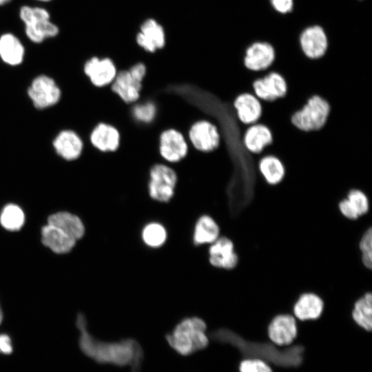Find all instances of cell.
<instances>
[{
  "instance_id": "cell-1",
  "label": "cell",
  "mask_w": 372,
  "mask_h": 372,
  "mask_svg": "<svg viewBox=\"0 0 372 372\" xmlns=\"http://www.w3.org/2000/svg\"><path fill=\"white\" fill-rule=\"evenodd\" d=\"M76 325L79 331V348L86 356L99 364L130 366L131 372H141L144 352L135 339L125 338L116 342L99 340L88 331L86 319L82 313L78 314Z\"/></svg>"
},
{
  "instance_id": "cell-2",
  "label": "cell",
  "mask_w": 372,
  "mask_h": 372,
  "mask_svg": "<svg viewBox=\"0 0 372 372\" xmlns=\"http://www.w3.org/2000/svg\"><path fill=\"white\" fill-rule=\"evenodd\" d=\"M206 330L207 324L201 318L187 317L179 321L165 339L177 353L189 355L207 347Z\"/></svg>"
},
{
  "instance_id": "cell-3",
  "label": "cell",
  "mask_w": 372,
  "mask_h": 372,
  "mask_svg": "<svg viewBox=\"0 0 372 372\" xmlns=\"http://www.w3.org/2000/svg\"><path fill=\"white\" fill-rule=\"evenodd\" d=\"M19 16L25 24L27 37L33 43H41L59 33V28L50 21L48 11L43 8L24 6L20 9Z\"/></svg>"
},
{
  "instance_id": "cell-4",
  "label": "cell",
  "mask_w": 372,
  "mask_h": 372,
  "mask_svg": "<svg viewBox=\"0 0 372 372\" xmlns=\"http://www.w3.org/2000/svg\"><path fill=\"white\" fill-rule=\"evenodd\" d=\"M329 112V103L321 96L313 95L291 116V122L302 131H317L325 125Z\"/></svg>"
},
{
  "instance_id": "cell-5",
  "label": "cell",
  "mask_w": 372,
  "mask_h": 372,
  "mask_svg": "<svg viewBox=\"0 0 372 372\" xmlns=\"http://www.w3.org/2000/svg\"><path fill=\"white\" fill-rule=\"evenodd\" d=\"M177 182V174L172 167L154 164L149 172L148 194L155 201L168 203L174 195Z\"/></svg>"
},
{
  "instance_id": "cell-6",
  "label": "cell",
  "mask_w": 372,
  "mask_h": 372,
  "mask_svg": "<svg viewBox=\"0 0 372 372\" xmlns=\"http://www.w3.org/2000/svg\"><path fill=\"white\" fill-rule=\"evenodd\" d=\"M188 138L193 147L203 153L216 150L221 140L216 125L205 119L197 121L190 126Z\"/></svg>"
},
{
  "instance_id": "cell-7",
  "label": "cell",
  "mask_w": 372,
  "mask_h": 372,
  "mask_svg": "<svg viewBox=\"0 0 372 372\" xmlns=\"http://www.w3.org/2000/svg\"><path fill=\"white\" fill-rule=\"evenodd\" d=\"M189 152V145L183 134L174 128L163 131L158 137V152L161 158L170 163H178Z\"/></svg>"
},
{
  "instance_id": "cell-8",
  "label": "cell",
  "mask_w": 372,
  "mask_h": 372,
  "mask_svg": "<svg viewBox=\"0 0 372 372\" xmlns=\"http://www.w3.org/2000/svg\"><path fill=\"white\" fill-rule=\"evenodd\" d=\"M252 87L254 94L261 101L271 102L285 96L287 85L285 78L275 71L268 72L256 79Z\"/></svg>"
},
{
  "instance_id": "cell-9",
  "label": "cell",
  "mask_w": 372,
  "mask_h": 372,
  "mask_svg": "<svg viewBox=\"0 0 372 372\" xmlns=\"http://www.w3.org/2000/svg\"><path fill=\"white\" fill-rule=\"evenodd\" d=\"M28 94L34 106L43 109L53 105L60 99L61 92L54 81L49 76L36 77L28 88Z\"/></svg>"
},
{
  "instance_id": "cell-10",
  "label": "cell",
  "mask_w": 372,
  "mask_h": 372,
  "mask_svg": "<svg viewBox=\"0 0 372 372\" xmlns=\"http://www.w3.org/2000/svg\"><path fill=\"white\" fill-rule=\"evenodd\" d=\"M84 72L94 86L103 87L113 82L118 71L111 59L94 56L85 63Z\"/></svg>"
},
{
  "instance_id": "cell-11",
  "label": "cell",
  "mask_w": 372,
  "mask_h": 372,
  "mask_svg": "<svg viewBox=\"0 0 372 372\" xmlns=\"http://www.w3.org/2000/svg\"><path fill=\"white\" fill-rule=\"evenodd\" d=\"M275 59L276 53L271 45L257 42L247 49L243 58V64L251 72H262L273 65Z\"/></svg>"
},
{
  "instance_id": "cell-12",
  "label": "cell",
  "mask_w": 372,
  "mask_h": 372,
  "mask_svg": "<svg viewBox=\"0 0 372 372\" xmlns=\"http://www.w3.org/2000/svg\"><path fill=\"white\" fill-rule=\"evenodd\" d=\"M210 264L217 268L232 269L238 264V257L233 242L228 238H218L208 250Z\"/></svg>"
},
{
  "instance_id": "cell-13",
  "label": "cell",
  "mask_w": 372,
  "mask_h": 372,
  "mask_svg": "<svg viewBox=\"0 0 372 372\" xmlns=\"http://www.w3.org/2000/svg\"><path fill=\"white\" fill-rule=\"evenodd\" d=\"M142 83L136 80L128 70H121L111 83V90L126 104L134 103L139 100Z\"/></svg>"
},
{
  "instance_id": "cell-14",
  "label": "cell",
  "mask_w": 372,
  "mask_h": 372,
  "mask_svg": "<svg viewBox=\"0 0 372 372\" xmlns=\"http://www.w3.org/2000/svg\"><path fill=\"white\" fill-rule=\"evenodd\" d=\"M136 40L137 44L145 51L155 52L165 44L164 29L156 20L148 19L141 24Z\"/></svg>"
},
{
  "instance_id": "cell-15",
  "label": "cell",
  "mask_w": 372,
  "mask_h": 372,
  "mask_svg": "<svg viewBox=\"0 0 372 372\" xmlns=\"http://www.w3.org/2000/svg\"><path fill=\"white\" fill-rule=\"evenodd\" d=\"M268 335L270 340L277 345L290 344L297 335L295 318L287 314L276 316L269 324Z\"/></svg>"
},
{
  "instance_id": "cell-16",
  "label": "cell",
  "mask_w": 372,
  "mask_h": 372,
  "mask_svg": "<svg viewBox=\"0 0 372 372\" xmlns=\"http://www.w3.org/2000/svg\"><path fill=\"white\" fill-rule=\"evenodd\" d=\"M121 134L114 125L99 123L92 130L90 141L92 145L102 152H115L121 145Z\"/></svg>"
},
{
  "instance_id": "cell-17",
  "label": "cell",
  "mask_w": 372,
  "mask_h": 372,
  "mask_svg": "<svg viewBox=\"0 0 372 372\" xmlns=\"http://www.w3.org/2000/svg\"><path fill=\"white\" fill-rule=\"evenodd\" d=\"M300 45L304 55L310 59H319L327 50V39L323 29L318 25L305 29L300 36Z\"/></svg>"
},
{
  "instance_id": "cell-18",
  "label": "cell",
  "mask_w": 372,
  "mask_h": 372,
  "mask_svg": "<svg viewBox=\"0 0 372 372\" xmlns=\"http://www.w3.org/2000/svg\"><path fill=\"white\" fill-rule=\"evenodd\" d=\"M233 105L237 118L245 125L256 123L262 114L261 101L254 94H240L235 98Z\"/></svg>"
},
{
  "instance_id": "cell-19",
  "label": "cell",
  "mask_w": 372,
  "mask_h": 372,
  "mask_svg": "<svg viewBox=\"0 0 372 372\" xmlns=\"http://www.w3.org/2000/svg\"><path fill=\"white\" fill-rule=\"evenodd\" d=\"M369 200L364 192L358 189H352L346 197L340 200L338 207L347 218L355 220L366 214L369 209Z\"/></svg>"
},
{
  "instance_id": "cell-20",
  "label": "cell",
  "mask_w": 372,
  "mask_h": 372,
  "mask_svg": "<svg viewBox=\"0 0 372 372\" xmlns=\"http://www.w3.org/2000/svg\"><path fill=\"white\" fill-rule=\"evenodd\" d=\"M242 141L245 148L249 152L258 154L272 143L273 136L268 127L263 124L254 123L246 129Z\"/></svg>"
},
{
  "instance_id": "cell-21",
  "label": "cell",
  "mask_w": 372,
  "mask_h": 372,
  "mask_svg": "<svg viewBox=\"0 0 372 372\" xmlns=\"http://www.w3.org/2000/svg\"><path fill=\"white\" fill-rule=\"evenodd\" d=\"M43 244L56 254L69 252L75 245L76 240L71 238L59 228L47 224L41 229Z\"/></svg>"
},
{
  "instance_id": "cell-22",
  "label": "cell",
  "mask_w": 372,
  "mask_h": 372,
  "mask_svg": "<svg viewBox=\"0 0 372 372\" xmlns=\"http://www.w3.org/2000/svg\"><path fill=\"white\" fill-rule=\"evenodd\" d=\"M56 152L66 160H74L81 155L83 144L81 138L70 130L59 134L53 143Z\"/></svg>"
},
{
  "instance_id": "cell-23",
  "label": "cell",
  "mask_w": 372,
  "mask_h": 372,
  "mask_svg": "<svg viewBox=\"0 0 372 372\" xmlns=\"http://www.w3.org/2000/svg\"><path fill=\"white\" fill-rule=\"evenodd\" d=\"M48 224L54 225L67 234L73 239L78 240L85 233V227L77 216L70 212L60 211L48 217Z\"/></svg>"
},
{
  "instance_id": "cell-24",
  "label": "cell",
  "mask_w": 372,
  "mask_h": 372,
  "mask_svg": "<svg viewBox=\"0 0 372 372\" xmlns=\"http://www.w3.org/2000/svg\"><path fill=\"white\" fill-rule=\"evenodd\" d=\"M219 233V227L215 220L209 215L203 214L195 223L192 242L196 247L212 243L218 239Z\"/></svg>"
},
{
  "instance_id": "cell-25",
  "label": "cell",
  "mask_w": 372,
  "mask_h": 372,
  "mask_svg": "<svg viewBox=\"0 0 372 372\" xmlns=\"http://www.w3.org/2000/svg\"><path fill=\"white\" fill-rule=\"evenodd\" d=\"M323 308V301L318 296L306 293L301 295L295 303L293 312L301 320H315L321 316Z\"/></svg>"
},
{
  "instance_id": "cell-26",
  "label": "cell",
  "mask_w": 372,
  "mask_h": 372,
  "mask_svg": "<svg viewBox=\"0 0 372 372\" xmlns=\"http://www.w3.org/2000/svg\"><path fill=\"white\" fill-rule=\"evenodd\" d=\"M25 49L20 40L11 33L0 37V57L10 65L20 64L24 56Z\"/></svg>"
},
{
  "instance_id": "cell-27",
  "label": "cell",
  "mask_w": 372,
  "mask_h": 372,
  "mask_svg": "<svg viewBox=\"0 0 372 372\" xmlns=\"http://www.w3.org/2000/svg\"><path fill=\"white\" fill-rule=\"evenodd\" d=\"M258 169L265 181L271 185L279 183L285 173L282 162L273 155L262 156L258 162Z\"/></svg>"
},
{
  "instance_id": "cell-28",
  "label": "cell",
  "mask_w": 372,
  "mask_h": 372,
  "mask_svg": "<svg viewBox=\"0 0 372 372\" xmlns=\"http://www.w3.org/2000/svg\"><path fill=\"white\" fill-rule=\"evenodd\" d=\"M352 317L355 323L370 331L372 329V296L371 293H365L354 304Z\"/></svg>"
},
{
  "instance_id": "cell-29",
  "label": "cell",
  "mask_w": 372,
  "mask_h": 372,
  "mask_svg": "<svg viewBox=\"0 0 372 372\" xmlns=\"http://www.w3.org/2000/svg\"><path fill=\"white\" fill-rule=\"evenodd\" d=\"M167 233L165 227L158 222L146 224L141 231L144 244L150 248L161 247L166 241Z\"/></svg>"
},
{
  "instance_id": "cell-30",
  "label": "cell",
  "mask_w": 372,
  "mask_h": 372,
  "mask_svg": "<svg viewBox=\"0 0 372 372\" xmlns=\"http://www.w3.org/2000/svg\"><path fill=\"white\" fill-rule=\"evenodd\" d=\"M24 222V213L18 205L10 204L2 210L0 223L7 230L17 231L23 227Z\"/></svg>"
},
{
  "instance_id": "cell-31",
  "label": "cell",
  "mask_w": 372,
  "mask_h": 372,
  "mask_svg": "<svg viewBox=\"0 0 372 372\" xmlns=\"http://www.w3.org/2000/svg\"><path fill=\"white\" fill-rule=\"evenodd\" d=\"M131 110L135 120L143 123H152L157 115V107L150 101L135 103Z\"/></svg>"
},
{
  "instance_id": "cell-32",
  "label": "cell",
  "mask_w": 372,
  "mask_h": 372,
  "mask_svg": "<svg viewBox=\"0 0 372 372\" xmlns=\"http://www.w3.org/2000/svg\"><path fill=\"white\" fill-rule=\"evenodd\" d=\"M359 247L362 253L363 265L366 268L371 269L372 267V230L371 227L363 234Z\"/></svg>"
},
{
  "instance_id": "cell-33",
  "label": "cell",
  "mask_w": 372,
  "mask_h": 372,
  "mask_svg": "<svg viewBox=\"0 0 372 372\" xmlns=\"http://www.w3.org/2000/svg\"><path fill=\"white\" fill-rule=\"evenodd\" d=\"M240 372H272L270 366L260 359H247L242 361Z\"/></svg>"
},
{
  "instance_id": "cell-34",
  "label": "cell",
  "mask_w": 372,
  "mask_h": 372,
  "mask_svg": "<svg viewBox=\"0 0 372 372\" xmlns=\"http://www.w3.org/2000/svg\"><path fill=\"white\" fill-rule=\"evenodd\" d=\"M128 70L136 80L143 83L147 73L146 65L143 63H136L131 66Z\"/></svg>"
},
{
  "instance_id": "cell-35",
  "label": "cell",
  "mask_w": 372,
  "mask_h": 372,
  "mask_svg": "<svg viewBox=\"0 0 372 372\" xmlns=\"http://www.w3.org/2000/svg\"><path fill=\"white\" fill-rule=\"evenodd\" d=\"M276 10L280 13L291 12L293 8V0H271Z\"/></svg>"
},
{
  "instance_id": "cell-36",
  "label": "cell",
  "mask_w": 372,
  "mask_h": 372,
  "mask_svg": "<svg viewBox=\"0 0 372 372\" xmlns=\"http://www.w3.org/2000/svg\"><path fill=\"white\" fill-rule=\"evenodd\" d=\"M13 351L12 340L8 335L0 334V352L5 355H9Z\"/></svg>"
},
{
  "instance_id": "cell-37",
  "label": "cell",
  "mask_w": 372,
  "mask_h": 372,
  "mask_svg": "<svg viewBox=\"0 0 372 372\" xmlns=\"http://www.w3.org/2000/svg\"><path fill=\"white\" fill-rule=\"evenodd\" d=\"M10 0H0V6H3L8 3Z\"/></svg>"
},
{
  "instance_id": "cell-38",
  "label": "cell",
  "mask_w": 372,
  "mask_h": 372,
  "mask_svg": "<svg viewBox=\"0 0 372 372\" xmlns=\"http://www.w3.org/2000/svg\"><path fill=\"white\" fill-rule=\"evenodd\" d=\"M2 320H3V313H2V311H1V307H0V324L2 322Z\"/></svg>"
},
{
  "instance_id": "cell-39",
  "label": "cell",
  "mask_w": 372,
  "mask_h": 372,
  "mask_svg": "<svg viewBox=\"0 0 372 372\" xmlns=\"http://www.w3.org/2000/svg\"><path fill=\"white\" fill-rule=\"evenodd\" d=\"M37 1H49L50 0H37Z\"/></svg>"
}]
</instances>
